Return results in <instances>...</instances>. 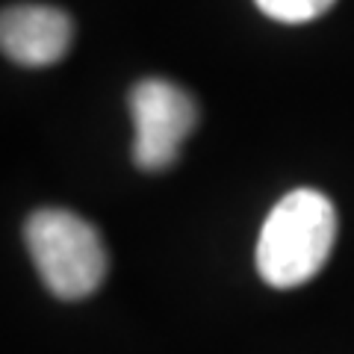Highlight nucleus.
Segmentation results:
<instances>
[{"instance_id": "nucleus-1", "label": "nucleus", "mask_w": 354, "mask_h": 354, "mask_svg": "<svg viewBox=\"0 0 354 354\" xmlns=\"http://www.w3.org/2000/svg\"><path fill=\"white\" fill-rule=\"evenodd\" d=\"M337 239V209L322 192L292 189L263 221L257 272L274 290H295L325 269Z\"/></svg>"}, {"instance_id": "nucleus-2", "label": "nucleus", "mask_w": 354, "mask_h": 354, "mask_svg": "<svg viewBox=\"0 0 354 354\" xmlns=\"http://www.w3.org/2000/svg\"><path fill=\"white\" fill-rule=\"evenodd\" d=\"M24 239L44 286L65 301L92 295L109 272L101 234L71 209H36Z\"/></svg>"}, {"instance_id": "nucleus-3", "label": "nucleus", "mask_w": 354, "mask_h": 354, "mask_svg": "<svg viewBox=\"0 0 354 354\" xmlns=\"http://www.w3.org/2000/svg\"><path fill=\"white\" fill-rule=\"evenodd\" d=\"M133 160L142 171H162L180 157L186 136L198 124V106L186 88L160 77L139 80L130 88Z\"/></svg>"}, {"instance_id": "nucleus-4", "label": "nucleus", "mask_w": 354, "mask_h": 354, "mask_svg": "<svg viewBox=\"0 0 354 354\" xmlns=\"http://www.w3.org/2000/svg\"><path fill=\"white\" fill-rule=\"evenodd\" d=\"M74 24L57 6L15 3L0 18V44L12 62L24 68H48L71 48Z\"/></svg>"}, {"instance_id": "nucleus-5", "label": "nucleus", "mask_w": 354, "mask_h": 354, "mask_svg": "<svg viewBox=\"0 0 354 354\" xmlns=\"http://www.w3.org/2000/svg\"><path fill=\"white\" fill-rule=\"evenodd\" d=\"M260 6V12H266L274 21H283V24H304V21H313L319 15H325L334 0H254Z\"/></svg>"}]
</instances>
